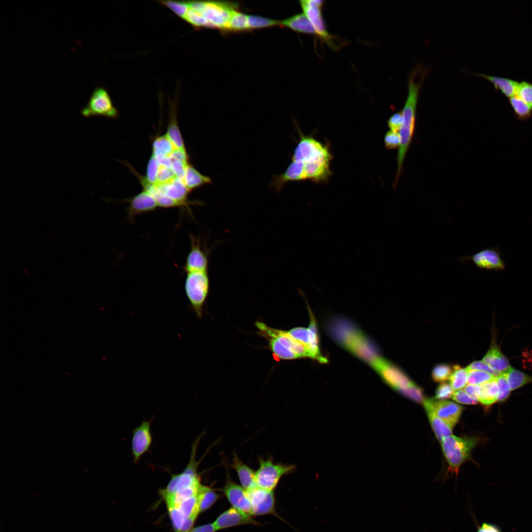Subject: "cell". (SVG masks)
Returning <instances> with one entry per match:
<instances>
[{"mask_svg": "<svg viewBox=\"0 0 532 532\" xmlns=\"http://www.w3.org/2000/svg\"><path fill=\"white\" fill-rule=\"evenodd\" d=\"M403 115L400 110L393 114L388 119L387 125L390 130L399 132L403 123Z\"/></svg>", "mask_w": 532, "mask_h": 532, "instance_id": "cell-47", "label": "cell"}, {"mask_svg": "<svg viewBox=\"0 0 532 532\" xmlns=\"http://www.w3.org/2000/svg\"><path fill=\"white\" fill-rule=\"evenodd\" d=\"M466 369L467 371L471 370H480L489 373L496 378L500 373H498L491 368L487 364L483 361H475L469 364ZM501 374V373H500Z\"/></svg>", "mask_w": 532, "mask_h": 532, "instance_id": "cell-46", "label": "cell"}, {"mask_svg": "<svg viewBox=\"0 0 532 532\" xmlns=\"http://www.w3.org/2000/svg\"><path fill=\"white\" fill-rule=\"evenodd\" d=\"M482 361L500 374L506 372L511 367L507 359L496 345L490 347Z\"/></svg>", "mask_w": 532, "mask_h": 532, "instance_id": "cell-25", "label": "cell"}, {"mask_svg": "<svg viewBox=\"0 0 532 532\" xmlns=\"http://www.w3.org/2000/svg\"><path fill=\"white\" fill-rule=\"evenodd\" d=\"M220 497V496L214 492L213 489L202 485L198 494L200 513L210 508Z\"/></svg>", "mask_w": 532, "mask_h": 532, "instance_id": "cell-29", "label": "cell"}, {"mask_svg": "<svg viewBox=\"0 0 532 532\" xmlns=\"http://www.w3.org/2000/svg\"><path fill=\"white\" fill-rule=\"evenodd\" d=\"M516 118L520 121H526L532 116V107L522 99L514 96L508 99Z\"/></svg>", "mask_w": 532, "mask_h": 532, "instance_id": "cell-30", "label": "cell"}, {"mask_svg": "<svg viewBox=\"0 0 532 532\" xmlns=\"http://www.w3.org/2000/svg\"><path fill=\"white\" fill-rule=\"evenodd\" d=\"M174 505H176L178 507L186 519L192 516L198 515L200 513L198 494L190 497L180 503Z\"/></svg>", "mask_w": 532, "mask_h": 532, "instance_id": "cell-34", "label": "cell"}, {"mask_svg": "<svg viewBox=\"0 0 532 532\" xmlns=\"http://www.w3.org/2000/svg\"><path fill=\"white\" fill-rule=\"evenodd\" d=\"M176 149L166 134L156 138L153 143V150L159 151L169 156Z\"/></svg>", "mask_w": 532, "mask_h": 532, "instance_id": "cell-37", "label": "cell"}, {"mask_svg": "<svg viewBox=\"0 0 532 532\" xmlns=\"http://www.w3.org/2000/svg\"><path fill=\"white\" fill-rule=\"evenodd\" d=\"M479 388V385L468 384L466 386L465 391L469 396L477 399Z\"/></svg>", "mask_w": 532, "mask_h": 532, "instance_id": "cell-54", "label": "cell"}, {"mask_svg": "<svg viewBox=\"0 0 532 532\" xmlns=\"http://www.w3.org/2000/svg\"><path fill=\"white\" fill-rule=\"evenodd\" d=\"M280 25V21H277L262 16L248 15V30L267 28Z\"/></svg>", "mask_w": 532, "mask_h": 532, "instance_id": "cell-35", "label": "cell"}, {"mask_svg": "<svg viewBox=\"0 0 532 532\" xmlns=\"http://www.w3.org/2000/svg\"><path fill=\"white\" fill-rule=\"evenodd\" d=\"M230 466L236 472L241 486L246 491L257 487L256 482L255 471L244 464L234 453Z\"/></svg>", "mask_w": 532, "mask_h": 532, "instance_id": "cell-21", "label": "cell"}, {"mask_svg": "<svg viewBox=\"0 0 532 532\" xmlns=\"http://www.w3.org/2000/svg\"><path fill=\"white\" fill-rule=\"evenodd\" d=\"M217 531L213 523L195 528L191 529L189 532H215Z\"/></svg>", "mask_w": 532, "mask_h": 532, "instance_id": "cell-53", "label": "cell"}, {"mask_svg": "<svg viewBox=\"0 0 532 532\" xmlns=\"http://www.w3.org/2000/svg\"><path fill=\"white\" fill-rule=\"evenodd\" d=\"M207 22L209 28L224 30L233 13V4L215 1H187Z\"/></svg>", "mask_w": 532, "mask_h": 532, "instance_id": "cell-7", "label": "cell"}, {"mask_svg": "<svg viewBox=\"0 0 532 532\" xmlns=\"http://www.w3.org/2000/svg\"><path fill=\"white\" fill-rule=\"evenodd\" d=\"M126 201L129 203L127 211V218L130 221H133L136 216L153 211L159 207L154 197L145 190L126 199Z\"/></svg>", "mask_w": 532, "mask_h": 532, "instance_id": "cell-18", "label": "cell"}, {"mask_svg": "<svg viewBox=\"0 0 532 532\" xmlns=\"http://www.w3.org/2000/svg\"><path fill=\"white\" fill-rule=\"evenodd\" d=\"M186 274L185 294L197 316L200 318L209 290L208 273V271H195Z\"/></svg>", "mask_w": 532, "mask_h": 532, "instance_id": "cell-6", "label": "cell"}, {"mask_svg": "<svg viewBox=\"0 0 532 532\" xmlns=\"http://www.w3.org/2000/svg\"><path fill=\"white\" fill-rule=\"evenodd\" d=\"M160 168V165L153 155H152L147 164L146 173L145 178L151 185L156 183L157 177Z\"/></svg>", "mask_w": 532, "mask_h": 532, "instance_id": "cell-41", "label": "cell"}, {"mask_svg": "<svg viewBox=\"0 0 532 532\" xmlns=\"http://www.w3.org/2000/svg\"><path fill=\"white\" fill-rule=\"evenodd\" d=\"M458 261L465 263L471 261L479 269L486 270L501 271L506 265L497 247H488L472 255L458 258Z\"/></svg>", "mask_w": 532, "mask_h": 532, "instance_id": "cell-12", "label": "cell"}, {"mask_svg": "<svg viewBox=\"0 0 532 532\" xmlns=\"http://www.w3.org/2000/svg\"><path fill=\"white\" fill-rule=\"evenodd\" d=\"M168 157L171 160H177L185 162H188L189 158L186 150L178 149H175Z\"/></svg>", "mask_w": 532, "mask_h": 532, "instance_id": "cell-52", "label": "cell"}, {"mask_svg": "<svg viewBox=\"0 0 532 532\" xmlns=\"http://www.w3.org/2000/svg\"><path fill=\"white\" fill-rule=\"evenodd\" d=\"M477 528V532H503L498 525L487 522H483Z\"/></svg>", "mask_w": 532, "mask_h": 532, "instance_id": "cell-51", "label": "cell"}, {"mask_svg": "<svg viewBox=\"0 0 532 532\" xmlns=\"http://www.w3.org/2000/svg\"><path fill=\"white\" fill-rule=\"evenodd\" d=\"M452 398L457 402L466 404H475L478 400L469 396L465 392L459 390L454 393Z\"/></svg>", "mask_w": 532, "mask_h": 532, "instance_id": "cell-48", "label": "cell"}, {"mask_svg": "<svg viewBox=\"0 0 532 532\" xmlns=\"http://www.w3.org/2000/svg\"><path fill=\"white\" fill-rule=\"evenodd\" d=\"M371 365L393 389L416 402L424 401L421 389L397 366L380 356Z\"/></svg>", "mask_w": 532, "mask_h": 532, "instance_id": "cell-4", "label": "cell"}, {"mask_svg": "<svg viewBox=\"0 0 532 532\" xmlns=\"http://www.w3.org/2000/svg\"><path fill=\"white\" fill-rule=\"evenodd\" d=\"M496 379L499 388L498 401L503 402L508 399L511 391L505 373L500 374Z\"/></svg>", "mask_w": 532, "mask_h": 532, "instance_id": "cell-40", "label": "cell"}, {"mask_svg": "<svg viewBox=\"0 0 532 532\" xmlns=\"http://www.w3.org/2000/svg\"><path fill=\"white\" fill-rule=\"evenodd\" d=\"M248 30V15L234 10L224 30L243 31Z\"/></svg>", "mask_w": 532, "mask_h": 532, "instance_id": "cell-32", "label": "cell"}, {"mask_svg": "<svg viewBox=\"0 0 532 532\" xmlns=\"http://www.w3.org/2000/svg\"><path fill=\"white\" fill-rule=\"evenodd\" d=\"M453 394V389L450 384L444 382L438 387L435 393V399H444L452 398Z\"/></svg>", "mask_w": 532, "mask_h": 532, "instance_id": "cell-49", "label": "cell"}, {"mask_svg": "<svg viewBox=\"0 0 532 532\" xmlns=\"http://www.w3.org/2000/svg\"><path fill=\"white\" fill-rule=\"evenodd\" d=\"M431 400L435 413L453 428L459 421L463 408L457 403L448 400Z\"/></svg>", "mask_w": 532, "mask_h": 532, "instance_id": "cell-20", "label": "cell"}, {"mask_svg": "<svg viewBox=\"0 0 532 532\" xmlns=\"http://www.w3.org/2000/svg\"><path fill=\"white\" fill-rule=\"evenodd\" d=\"M308 308L310 316L309 327L308 328L296 327L288 332L293 337L306 347L312 355L313 359L321 363H327V359L323 356L320 350L319 336L315 320L309 306Z\"/></svg>", "mask_w": 532, "mask_h": 532, "instance_id": "cell-11", "label": "cell"}, {"mask_svg": "<svg viewBox=\"0 0 532 532\" xmlns=\"http://www.w3.org/2000/svg\"><path fill=\"white\" fill-rule=\"evenodd\" d=\"M184 183L190 191L206 184L212 183L211 179L204 175L190 164L188 165L185 175Z\"/></svg>", "mask_w": 532, "mask_h": 532, "instance_id": "cell-28", "label": "cell"}, {"mask_svg": "<svg viewBox=\"0 0 532 532\" xmlns=\"http://www.w3.org/2000/svg\"><path fill=\"white\" fill-rule=\"evenodd\" d=\"M256 326L260 334L268 340L269 347L276 359H313L312 355L306 347L293 337L288 331L270 327L262 322H257Z\"/></svg>", "mask_w": 532, "mask_h": 532, "instance_id": "cell-3", "label": "cell"}, {"mask_svg": "<svg viewBox=\"0 0 532 532\" xmlns=\"http://www.w3.org/2000/svg\"><path fill=\"white\" fill-rule=\"evenodd\" d=\"M423 404L430 422L437 438L442 440L452 434V428L441 419L434 412L431 399H424Z\"/></svg>", "mask_w": 532, "mask_h": 532, "instance_id": "cell-22", "label": "cell"}, {"mask_svg": "<svg viewBox=\"0 0 532 532\" xmlns=\"http://www.w3.org/2000/svg\"><path fill=\"white\" fill-rule=\"evenodd\" d=\"M496 379L491 374L480 370H471L467 371V381L468 384L479 385Z\"/></svg>", "mask_w": 532, "mask_h": 532, "instance_id": "cell-38", "label": "cell"}, {"mask_svg": "<svg viewBox=\"0 0 532 532\" xmlns=\"http://www.w3.org/2000/svg\"><path fill=\"white\" fill-rule=\"evenodd\" d=\"M515 96L532 107V83L525 80L519 82Z\"/></svg>", "mask_w": 532, "mask_h": 532, "instance_id": "cell-39", "label": "cell"}, {"mask_svg": "<svg viewBox=\"0 0 532 532\" xmlns=\"http://www.w3.org/2000/svg\"><path fill=\"white\" fill-rule=\"evenodd\" d=\"M452 373L451 367L446 364H438L432 372V377L435 382H443L449 379Z\"/></svg>", "mask_w": 532, "mask_h": 532, "instance_id": "cell-42", "label": "cell"}, {"mask_svg": "<svg viewBox=\"0 0 532 532\" xmlns=\"http://www.w3.org/2000/svg\"><path fill=\"white\" fill-rule=\"evenodd\" d=\"M171 167H167L160 166L156 183L155 185H161L167 183L176 178Z\"/></svg>", "mask_w": 532, "mask_h": 532, "instance_id": "cell-44", "label": "cell"}, {"mask_svg": "<svg viewBox=\"0 0 532 532\" xmlns=\"http://www.w3.org/2000/svg\"><path fill=\"white\" fill-rule=\"evenodd\" d=\"M152 155L154 156L160 166L171 167V161L168 156L161 152L154 150H153Z\"/></svg>", "mask_w": 532, "mask_h": 532, "instance_id": "cell-50", "label": "cell"}, {"mask_svg": "<svg viewBox=\"0 0 532 532\" xmlns=\"http://www.w3.org/2000/svg\"><path fill=\"white\" fill-rule=\"evenodd\" d=\"M400 141V136L399 132L389 130L384 136V145L388 150L399 148Z\"/></svg>", "mask_w": 532, "mask_h": 532, "instance_id": "cell-43", "label": "cell"}, {"mask_svg": "<svg viewBox=\"0 0 532 532\" xmlns=\"http://www.w3.org/2000/svg\"><path fill=\"white\" fill-rule=\"evenodd\" d=\"M166 505L175 532H180L186 519L185 516L176 505Z\"/></svg>", "mask_w": 532, "mask_h": 532, "instance_id": "cell-36", "label": "cell"}, {"mask_svg": "<svg viewBox=\"0 0 532 532\" xmlns=\"http://www.w3.org/2000/svg\"><path fill=\"white\" fill-rule=\"evenodd\" d=\"M259 465L255 471L257 486L271 491L283 476L293 472L296 468L294 465L275 463L271 458H259Z\"/></svg>", "mask_w": 532, "mask_h": 532, "instance_id": "cell-9", "label": "cell"}, {"mask_svg": "<svg viewBox=\"0 0 532 532\" xmlns=\"http://www.w3.org/2000/svg\"><path fill=\"white\" fill-rule=\"evenodd\" d=\"M190 250L183 267L186 273L195 271H208V251L202 244L200 238L189 234Z\"/></svg>", "mask_w": 532, "mask_h": 532, "instance_id": "cell-13", "label": "cell"}, {"mask_svg": "<svg viewBox=\"0 0 532 532\" xmlns=\"http://www.w3.org/2000/svg\"><path fill=\"white\" fill-rule=\"evenodd\" d=\"M441 442L449 470L457 474L461 465L468 458L478 440L474 437H459L451 434Z\"/></svg>", "mask_w": 532, "mask_h": 532, "instance_id": "cell-5", "label": "cell"}, {"mask_svg": "<svg viewBox=\"0 0 532 532\" xmlns=\"http://www.w3.org/2000/svg\"><path fill=\"white\" fill-rule=\"evenodd\" d=\"M332 158L329 149L303 153L292 159L283 173L274 176L271 185L280 191L290 181L308 179L315 183L326 182L332 174L330 165Z\"/></svg>", "mask_w": 532, "mask_h": 532, "instance_id": "cell-1", "label": "cell"}, {"mask_svg": "<svg viewBox=\"0 0 532 532\" xmlns=\"http://www.w3.org/2000/svg\"><path fill=\"white\" fill-rule=\"evenodd\" d=\"M450 385L454 390H459L463 388L467 381V371L459 366H453V371L449 379Z\"/></svg>", "mask_w": 532, "mask_h": 532, "instance_id": "cell-33", "label": "cell"}, {"mask_svg": "<svg viewBox=\"0 0 532 532\" xmlns=\"http://www.w3.org/2000/svg\"><path fill=\"white\" fill-rule=\"evenodd\" d=\"M171 161V168L173 170L177 178L183 182L187 167L189 164L188 162H185L177 160Z\"/></svg>", "mask_w": 532, "mask_h": 532, "instance_id": "cell-45", "label": "cell"}, {"mask_svg": "<svg viewBox=\"0 0 532 532\" xmlns=\"http://www.w3.org/2000/svg\"><path fill=\"white\" fill-rule=\"evenodd\" d=\"M218 490L225 495L233 507L252 516L251 503L247 491L233 482L228 472L225 485Z\"/></svg>", "mask_w": 532, "mask_h": 532, "instance_id": "cell-15", "label": "cell"}, {"mask_svg": "<svg viewBox=\"0 0 532 532\" xmlns=\"http://www.w3.org/2000/svg\"><path fill=\"white\" fill-rule=\"evenodd\" d=\"M324 2L321 0H302L299 1L303 13L315 28L319 38L332 49L338 50L346 42L342 39H340L339 37L332 35L327 30L322 12Z\"/></svg>", "mask_w": 532, "mask_h": 532, "instance_id": "cell-8", "label": "cell"}, {"mask_svg": "<svg viewBox=\"0 0 532 532\" xmlns=\"http://www.w3.org/2000/svg\"><path fill=\"white\" fill-rule=\"evenodd\" d=\"M280 25L289 28L296 32L311 34L319 37L315 28L303 13L296 14L280 21Z\"/></svg>", "mask_w": 532, "mask_h": 532, "instance_id": "cell-23", "label": "cell"}, {"mask_svg": "<svg viewBox=\"0 0 532 532\" xmlns=\"http://www.w3.org/2000/svg\"><path fill=\"white\" fill-rule=\"evenodd\" d=\"M176 103H172L170 105V113L169 121L167 126V132L166 133L170 141L173 143L176 149L186 150L185 147L184 141L177 125L176 119Z\"/></svg>", "mask_w": 532, "mask_h": 532, "instance_id": "cell-26", "label": "cell"}, {"mask_svg": "<svg viewBox=\"0 0 532 532\" xmlns=\"http://www.w3.org/2000/svg\"><path fill=\"white\" fill-rule=\"evenodd\" d=\"M213 524L217 531L242 525L259 524L251 515L233 507L221 514Z\"/></svg>", "mask_w": 532, "mask_h": 532, "instance_id": "cell-19", "label": "cell"}, {"mask_svg": "<svg viewBox=\"0 0 532 532\" xmlns=\"http://www.w3.org/2000/svg\"><path fill=\"white\" fill-rule=\"evenodd\" d=\"M504 373L511 391L515 390L529 383L532 382V377L511 367Z\"/></svg>", "mask_w": 532, "mask_h": 532, "instance_id": "cell-31", "label": "cell"}, {"mask_svg": "<svg viewBox=\"0 0 532 532\" xmlns=\"http://www.w3.org/2000/svg\"><path fill=\"white\" fill-rule=\"evenodd\" d=\"M424 67L421 64L417 65L410 71L408 76V95L401 110L403 120L399 131L401 141L397 156V170L394 181L395 187L397 186L401 175L404 159L414 133L416 108L420 89L429 70L427 69L425 70L418 79H417Z\"/></svg>", "mask_w": 532, "mask_h": 532, "instance_id": "cell-2", "label": "cell"}, {"mask_svg": "<svg viewBox=\"0 0 532 532\" xmlns=\"http://www.w3.org/2000/svg\"><path fill=\"white\" fill-rule=\"evenodd\" d=\"M477 399L485 406H490L498 401L499 388L496 379L479 385Z\"/></svg>", "mask_w": 532, "mask_h": 532, "instance_id": "cell-27", "label": "cell"}, {"mask_svg": "<svg viewBox=\"0 0 532 532\" xmlns=\"http://www.w3.org/2000/svg\"><path fill=\"white\" fill-rule=\"evenodd\" d=\"M251 506L252 515L275 514L273 491L256 487L247 491Z\"/></svg>", "mask_w": 532, "mask_h": 532, "instance_id": "cell-16", "label": "cell"}, {"mask_svg": "<svg viewBox=\"0 0 532 532\" xmlns=\"http://www.w3.org/2000/svg\"><path fill=\"white\" fill-rule=\"evenodd\" d=\"M151 195L165 196L189 208L188 197L190 191L180 179L176 177L169 182L161 185H148L144 188Z\"/></svg>", "mask_w": 532, "mask_h": 532, "instance_id": "cell-14", "label": "cell"}, {"mask_svg": "<svg viewBox=\"0 0 532 532\" xmlns=\"http://www.w3.org/2000/svg\"><path fill=\"white\" fill-rule=\"evenodd\" d=\"M80 113L87 118L103 116L114 119L119 114L107 90L103 87H98L94 89L87 104L81 109Z\"/></svg>", "mask_w": 532, "mask_h": 532, "instance_id": "cell-10", "label": "cell"}, {"mask_svg": "<svg viewBox=\"0 0 532 532\" xmlns=\"http://www.w3.org/2000/svg\"><path fill=\"white\" fill-rule=\"evenodd\" d=\"M475 75L480 76L489 81L494 86V88L497 91H499L501 94L508 99L516 95L519 82L516 80L510 78L488 75L487 74L475 73Z\"/></svg>", "mask_w": 532, "mask_h": 532, "instance_id": "cell-24", "label": "cell"}, {"mask_svg": "<svg viewBox=\"0 0 532 532\" xmlns=\"http://www.w3.org/2000/svg\"><path fill=\"white\" fill-rule=\"evenodd\" d=\"M151 421H144L133 431L132 453L134 463L148 451L152 442Z\"/></svg>", "mask_w": 532, "mask_h": 532, "instance_id": "cell-17", "label": "cell"}]
</instances>
